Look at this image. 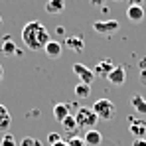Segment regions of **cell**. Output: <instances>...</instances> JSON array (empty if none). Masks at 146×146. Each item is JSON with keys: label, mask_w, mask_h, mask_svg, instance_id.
<instances>
[{"label": "cell", "mask_w": 146, "mask_h": 146, "mask_svg": "<svg viewBox=\"0 0 146 146\" xmlns=\"http://www.w3.org/2000/svg\"><path fill=\"white\" fill-rule=\"evenodd\" d=\"M132 146H146V140H144V138H140V140H134V142H132Z\"/></svg>", "instance_id": "484cf974"}, {"label": "cell", "mask_w": 146, "mask_h": 146, "mask_svg": "<svg viewBox=\"0 0 146 146\" xmlns=\"http://www.w3.org/2000/svg\"><path fill=\"white\" fill-rule=\"evenodd\" d=\"M126 18H128L132 24H140V22L144 20V8H142V6H136V4L128 6V8H126Z\"/></svg>", "instance_id": "9c48e42d"}, {"label": "cell", "mask_w": 146, "mask_h": 146, "mask_svg": "<svg viewBox=\"0 0 146 146\" xmlns=\"http://www.w3.org/2000/svg\"><path fill=\"white\" fill-rule=\"evenodd\" d=\"M0 51H2L6 57H10V55H22V51L16 48V44L10 40V36H4V38H2V46H0Z\"/></svg>", "instance_id": "30bf717a"}, {"label": "cell", "mask_w": 146, "mask_h": 146, "mask_svg": "<svg viewBox=\"0 0 146 146\" xmlns=\"http://www.w3.org/2000/svg\"><path fill=\"white\" fill-rule=\"evenodd\" d=\"M69 115H71V105H67V103H57V105L53 107V119L57 122H63Z\"/></svg>", "instance_id": "8fae6325"}, {"label": "cell", "mask_w": 146, "mask_h": 146, "mask_svg": "<svg viewBox=\"0 0 146 146\" xmlns=\"http://www.w3.org/2000/svg\"><path fill=\"white\" fill-rule=\"evenodd\" d=\"M107 81H109V85H111V87H122V85H124V81H126V69L121 67V65H117L113 71L109 73Z\"/></svg>", "instance_id": "52a82bcc"}, {"label": "cell", "mask_w": 146, "mask_h": 146, "mask_svg": "<svg viewBox=\"0 0 146 146\" xmlns=\"http://www.w3.org/2000/svg\"><path fill=\"white\" fill-rule=\"evenodd\" d=\"M73 91H75V97H77V99H87L89 95H91V85H85V83L79 81V83L75 85Z\"/></svg>", "instance_id": "ac0fdd59"}, {"label": "cell", "mask_w": 146, "mask_h": 146, "mask_svg": "<svg viewBox=\"0 0 146 146\" xmlns=\"http://www.w3.org/2000/svg\"><path fill=\"white\" fill-rule=\"evenodd\" d=\"M117 65L111 61V59H103V61H99L97 65H95V69H93V73H95V77H103V79H107L109 77V73L113 71Z\"/></svg>", "instance_id": "ba28073f"}, {"label": "cell", "mask_w": 146, "mask_h": 146, "mask_svg": "<svg viewBox=\"0 0 146 146\" xmlns=\"http://www.w3.org/2000/svg\"><path fill=\"white\" fill-rule=\"evenodd\" d=\"M55 34H57L59 38H63V36H65V28H63V26H57V28H55Z\"/></svg>", "instance_id": "d4e9b609"}, {"label": "cell", "mask_w": 146, "mask_h": 146, "mask_svg": "<svg viewBox=\"0 0 146 146\" xmlns=\"http://www.w3.org/2000/svg\"><path fill=\"white\" fill-rule=\"evenodd\" d=\"M22 42H24V46L30 49V51H40V49H44L49 42L48 28L42 24V22H38V20L28 22V24L22 28Z\"/></svg>", "instance_id": "6da1fadb"}, {"label": "cell", "mask_w": 146, "mask_h": 146, "mask_svg": "<svg viewBox=\"0 0 146 146\" xmlns=\"http://www.w3.org/2000/svg\"><path fill=\"white\" fill-rule=\"evenodd\" d=\"M130 105H132V109H134L138 115L146 117V99L142 97V95H134V97L130 99Z\"/></svg>", "instance_id": "2e32d148"}, {"label": "cell", "mask_w": 146, "mask_h": 146, "mask_svg": "<svg viewBox=\"0 0 146 146\" xmlns=\"http://www.w3.org/2000/svg\"><path fill=\"white\" fill-rule=\"evenodd\" d=\"M140 83H142V85H146V69H142V71H140Z\"/></svg>", "instance_id": "4316f807"}, {"label": "cell", "mask_w": 146, "mask_h": 146, "mask_svg": "<svg viewBox=\"0 0 146 146\" xmlns=\"http://www.w3.org/2000/svg\"><path fill=\"white\" fill-rule=\"evenodd\" d=\"M85 144L87 146H99L101 142H103V134L99 132L97 128H91V130H87L85 132Z\"/></svg>", "instance_id": "5bb4252c"}, {"label": "cell", "mask_w": 146, "mask_h": 146, "mask_svg": "<svg viewBox=\"0 0 146 146\" xmlns=\"http://www.w3.org/2000/svg\"><path fill=\"white\" fill-rule=\"evenodd\" d=\"M73 73L81 79V83H85V85H91L93 83V79H95V73L93 69H89V67H85L83 63H73Z\"/></svg>", "instance_id": "5b68a950"}, {"label": "cell", "mask_w": 146, "mask_h": 146, "mask_svg": "<svg viewBox=\"0 0 146 146\" xmlns=\"http://www.w3.org/2000/svg\"><path fill=\"white\" fill-rule=\"evenodd\" d=\"M2 73L4 71H2V65H0V81H2Z\"/></svg>", "instance_id": "f546056e"}, {"label": "cell", "mask_w": 146, "mask_h": 146, "mask_svg": "<svg viewBox=\"0 0 146 146\" xmlns=\"http://www.w3.org/2000/svg\"><path fill=\"white\" fill-rule=\"evenodd\" d=\"M142 69H146V57H144V59H140V71H142Z\"/></svg>", "instance_id": "f1b7e54d"}, {"label": "cell", "mask_w": 146, "mask_h": 146, "mask_svg": "<svg viewBox=\"0 0 146 146\" xmlns=\"http://www.w3.org/2000/svg\"><path fill=\"white\" fill-rule=\"evenodd\" d=\"M10 122H12L10 111H8L4 105H0V130H2V132H6V130L10 128Z\"/></svg>", "instance_id": "e0dca14e"}, {"label": "cell", "mask_w": 146, "mask_h": 146, "mask_svg": "<svg viewBox=\"0 0 146 146\" xmlns=\"http://www.w3.org/2000/svg\"><path fill=\"white\" fill-rule=\"evenodd\" d=\"M91 2V6H95V8H105V0H89Z\"/></svg>", "instance_id": "cb8c5ba5"}, {"label": "cell", "mask_w": 146, "mask_h": 146, "mask_svg": "<svg viewBox=\"0 0 146 146\" xmlns=\"http://www.w3.org/2000/svg\"><path fill=\"white\" fill-rule=\"evenodd\" d=\"M119 28H121V24L117 20H97V22H93V30L97 34H103V36H113Z\"/></svg>", "instance_id": "277c9868"}, {"label": "cell", "mask_w": 146, "mask_h": 146, "mask_svg": "<svg viewBox=\"0 0 146 146\" xmlns=\"http://www.w3.org/2000/svg\"><path fill=\"white\" fill-rule=\"evenodd\" d=\"M48 140H49V144H59L61 142V134L59 132H49V136H48Z\"/></svg>", "instance_id": "44dd1931"}, {"label": "cell", "mask_w": 146, "mask_h": 146, "mask_svg": "<svg viewBox=\"0 0 146 146\" xmlns=\"http://www.w3.org/2000/svg\"><path fill=\"white\" fill-rule=\"evenodd\" d=\"M20 146H40V144L36 142V138H24Z\"/></svg>", "instance_id": "603a6c76"}, {"label": "cell", "mask_w": 146, "mask_h": 146, "mask_svg": "<svg viewBox=\"0 0 146 146\" xmlns=\"http://www.w3.org/2000/svg\"><path fill=\"white\" fill-rule=\"evenodd\" d=\"M65 10V0H48L46 12L48 14H61Z\"/></svg>", "instance_id": "9a60e30c"}, {"label": "cell", "mask_w": 146, "mask_h": 146, "mask_svg": "<svg viewBox=\"0 0 146 146\" xmlns=\"http://www.w3.org/2000/svg\"><path fill=\"white\" fill-rule=\"evenodd\" d=\"M93 113L97 115L99 121H111L113 117H115V113H117V107H115V103L111 101V99H99L95 101V105H93Z\"/></svg>", "instance_id": "7a4b0ae2"}, {"label": "cell", "mask_w": 146, "mask_h": 146, "mask_svg": "<svg viewBox=\"0 0 146 146\" xmlns=\"http://www.w3.org/2000/svg\"><path fill=\"white\" fill-rule=\"evenodd\" d=\"M63 44H65L69 49L77 51V53H81V51L85 49V42H83V38H81V36H69V38H65V40H63Z\"/></svg>", "instance_id": "4fadbf2b"}, {"label": "cell", "mask_w": 146, "mask_h": 146, "mask_svg": "<svg viewBox=\"0 0 146 146\" xmlns=\"http://www.w3.org/2000/svg\"><path fill=\"white\" fill-rule=\"evenodd\" d=\"M61 128H63L65 132H75V130H77V122H75V117H71V115H69L65 121L61 122Z\"/></svg>", "instance_id": "d6986e66"}, {"label": "cell", "mask_w": 146, "mask_h": 146, "mask_svg": "<svg viewBox=\"0 0 146 146\" xmlns=\"http://www.w3.org/2000/svg\"><path fill=\"white\" fill-rule=\"evenodd\" d=\"M128 124H130V134L134 136V140L144 138V134H146V121L144 119H134V117H130V119H128Z\"/></svg>", "instance_id": "8992f818"}, {"label": "cell", "mask_w": 146, "mask_h": 146, "mask_svg": "<svg viewBox=\"0 0 146 146\" xmlns=\"http://www.w3.org/2000/svg\"><path fill=\"white\" fill-rule=\"evenodd\" d=\"M142 2H144V0H128V6H132V4H136V6H142Z\"/></svg>", "instance_id": "83f0119b"}, {"label": "cell", "mask_w": 146, "mask_h": 146, "mask_svg": "<svg viewBox=\"0 0 146 146\" xmlns=\"http://www.w3.org/2000/svg\"><path fill=\"white\" fill-rule=\"evenodd\" d=\"M44 51H46V55H48L49 59H59L61 57V51H63V46L59 42H55V40H49L48 46L44 48Z\"/></svg>", "instance_id": "7c38bea8"}, {"label": "cell", "mask_w": 146, "mask_h": 146, "mask_svg": "<svg viewBox=\"0 0 146 146\" xmlns=\"http://www.w3.org/2000/svg\"><path fill=\"white\" fill-rule=\"evenodd\" d=\"M0 24H2V18H0Z\"/></svg>", "instance_id": "4dcf8cb0"}, {"label": "cell", "mask_w": 146, "mask_h": 146, "mask_svg": "<svg viewBox=\"0 0 146 146\" xmlns=\"http://www.w3.org/2000/svg\"><path fill=\"white\" fill-rule=\"evenodd\" d=\"M0 146H18V142H16V138H14V134H10V132H6V134L2 136V140H0Z\"/></svg>", "instance_id": "ffe728a7"}, {"label": "cell", "mask_w": 146, "mask_h": 146, "mask_svg": "<svg viewBox=\"0 0 146 146\" xmlns=\"http://www.w3.org/2000/svg\"><path fill=\"white\" fill-rule=\"evenodd\" d=\"M69 146H87V144H85V140H81V138L73 136L71 140H69Z\"/></svg>", "instance_id": "7402d4cb"}, {"label": "cell", "mask_w": 146, "mask_h": 146, "mask_svg": "<svg viewBox=\"0 0 146 146\" xmlns=\"http://www.w3.org/2000/svg\"><path fill=\"white\" fill-rule=\"evenodd\" d=\"M75 122H77V128L91 130V128H95V124L99 122V119H97V115L93 113V109L81 107V109L75 113Z\"/></svg>", "instance_id": "3957f363"}]
</instances>
